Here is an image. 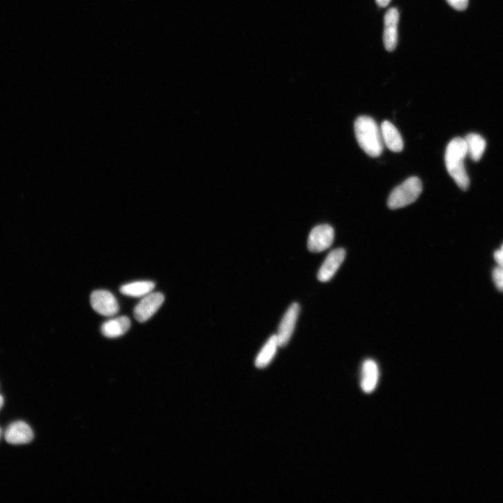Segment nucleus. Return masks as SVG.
<instances>
[{
    "mask_svg": "<svg viewBox=\"0 0 503 503\" xmlns=\"http://www.w3.org/2000/svg\"><path fill=\"white\" fill-rule=\"evenodd\" d=\"M399 13L396 8L390 9L385 16L383 41L386 50L394 51L398 42Z\"/></svg>",
    "mask_w": 503,
    "mask_h": 503,
    "instance_id": "obj_9",
    "label": "nucleus"
},
{
    "mask_svg": "<svg viewBox=\"0 0 503 503\" xmlns=\"http://www.w3.org/2000/svg\"><path fill=\"white\" fill-rule=\"evenodd\" d=\"M165 297L161 293H150L145 297L135 307L134 316L139 322L149 320L161 307Z\"/></svg>",
    "mask_w": 503,
    "mask_h": 503,
    "instance_id": "obj_4",
    "label": "nucleus"
},
{
    "mask_svg": "<svg viewBox=\"0 0 503 503\" xmlns=\"http://www.w3.org/2000/svg\"><path fill=\"white\" fill-rule=\"evenodd\" d=\"M130 327V320L126 316H122L104 322L101 330L104 336L114 338L126 333Z\"/></svg>",
    "mask_w": 503,
    "mask_h": 503,
    "instance_id": "obj_13",
    "label": "nucleus"
},
{
    "mask_svg": "<svg viewBox=\"0 0 503 503\" xmlns=\"http://www.w3.org/2000/svg\"><path fill=\"white\" fill-rule=\"evenodd\" d=\"M381 129L383 143L387 147L393 152H401L403 149V140L397 128L386 120L382 123Z\"/></svg>",
    "mask_w": 503,
    "mask_h": 503,
    "instance_id": "obj_12",
    "label": "nucleus"
},
{
    "mask_svg": "<svg viewBox=\"0 0 503 503\" xmlns=\"http://www.w3.org/2000/svg\"><path fill=\"white\" fill-rule=\"evenodd\" d=\"M467 156L464 138L457 137L449 143L446 153V167L450 175L462 190H467L470 185V179L464 165Z\"/></svg>",
    "mask_w": 503,
    "mask_h": 503,
    "instance_id": "obj_2",
    "label": "nucleus"
},
{
    "mask_svg": "<svg viewBox=\"0 0 503 503\" xmlns=\"http://www.w3.org/2000/svg\"><path fill=\"white\" fill-rule=\"evenodd\" d=\"M422 189V183L419 178H409L392 192L387 201L388 207L394 210L414 203L420 196Z\"/></svg>",
    "mask_w": 503,
    "mask_h": 503,
    "instance_id": "obj_3",
    "label": "nucleus"
},
{
    "mask_svg": "<svg viewBox=\"0 0 503 503\" xmlns=\"http://www.w3.org/2000/svg\"><path fill=\"white\" fill-rule=\"evenodd\" d=\"M300 313V307L299 304L294 303L283 316L277 334L279 347H285L290 342L295 331Z\"/></svg>",
    "mask_w": 503,
    "mask_h": 503,
    "instance_id": "obj_5",
    "label": "nucleus"
},
{
    "mask_svg": "<svg viewBox=\"0 0 503 503\" xmlns=\"http://www.w3.org/2000/svg\"><path fill=\"white\" fill-rule=\"evenodd\" d=\"M3 404H4V399H3V396L0 395V409L2 408V407L3 406Z\"/></svg>",
    "mask_w": 503,
    "mask_h": 503,
    "instance_id": "obj_21",
    "label": "nucleus"
},
{
    "mask_svg": "<svg viewBox=\"0 0 503 503\" xmlns=\"http://www.w3.org/2000/svg\"><path fill=\"white\" fill-rule=\"evenodd\" d=\"M357 142L363 150L372 158L379 157L383 152L381 129L371 117H358L354 122Z\"/></svg>",
    "mask_w": 503,
    "mask_h": 503,
    "instance_id": "obj_1",
    "label": "nucleus"
},
{
    "mask_svg": "<svg viewBox=\"0 0 503 503\" xmlns=\"http://www.w3.org/2000/svg\"><path fill=\"white\" fill-rule=\"evenodd\" d=\"M493 279L497 289L503 292V267L497 266L494 268Z\"/></svg>",
    "mask_w": 503,
    "mask_h": 503,
    "instance_id": "obj_17",
    "label": "nucleus"
},
{
    "mask_svg": "<svg viewBox=\"0 0 503 503\" xmlns=\"http://www.w3.org/2000/svg\"><path fill=\"white\" fill-rule=\"evenodd\" d=\"M380 377L379 368L373 359H367L363 365L361 387L364 392L371 394L377 387Z\"/></svg>",
    "mask_w": 503,
    "mask_h": 503,
    "instance_id": "obj_11",
    "label": "nucleus"
},
{
    "mask_svg": "<svg viewBox=\"0 0 503 503\" xmlns=\"http://www.w3.org/2000/svg\"><path fill=\"white\" fill-rule=\"evenodd\" d=\"M93 309L99 314L111 317L119 311V305L115 297L107 291H94L91 297Z\"/></svg>",
    "mask_w": 503,
    "mask_h": 503,
    "instance_id": "obj_7",
    "label": "nucleus"
},
{
    "mask_svg": "<svg viewBox=\"0 0 503 503\" xmlns=\"http://www.w3.org/2000/svg\"><path fill=\"white\" fill-rule=\"evenodd\" d=\"M278 347L277 335H273L258 354L255 361L256 367L259 369L267 367L273 360Z\"/></svg>",
    "mask_w": 503,
    "mask_h": 503,
    "instance_id": "obj_16",
    "label": "nucleus"
},
{
    "mask_svg": "<svg viewBox=\"0 0 503 503\" xmlns=\"http://www.w3.org/2000/svg\"><path fill=\"white\" fill-rule=\"evenodd\" d=\"M334 230L329 225H321L313 228L308 240V248L312 253H321L332 245Z\"/></svg>",
    "mask_w": 503,
    "mask_h": 503,
    "instance_id": "obj_6",
    "label": "nucleus"
},
{
    "mask_svg": "<svg viewBox=\"0 0 503 503\" xmlns=\"http://www.w3.org/2000/svg\"><path fill=\"white\" fill-rule=\"evenodd\" d=\"M345 250L342 248L331 251L320 267L318 274V280L323 282L331 280L345 260Z\"/></svg>",
    "mask_w": 503,
    "mask_h": 503,
    "instance_id": "obj_10",
    "label": "nucleus"
},
{
    "mask_svg": "<svg viewBox=\"0 0 503 503\" xmlns=\"http://www.w3.org/2000/svg\"><path fill=\"white\" fill-rule=\"evenodd\" d=\"M2 435H3V430H2L1 428H0V439H1Z\"/></svg>",
    "mask_w": 503,
    "mask_h": 503,
    "instance_id": "obj_22",
    "label": "nucleus"
},
{
    "mask_svg": "<svg viewBox=\"0 0 503 503\" xmlns=\"http://www.w3.org/2000/svg\"><path fill=\"white\" fill-rule=\"evenodd\" d=\"M377 5L382 8L387 7L392 0H376Z\"/></svg>",
    "mask_w": 503,
    "mask_h": 503,
    "instance_id": "obj_20",
    "label": "nucleus"
},
{
    "mask_svg": "<svg viewBox=\"0 0 503 503\" xmlns=\"http://www.w3.org/2000/svg\"><path fill=\"white\" fill-rule=\"evenodd\" d=\"M447 2L457 11H464L468 6V0H447Z\"/></svg>",
    "mask_w": 503,
    "mask_h": 503,
    "instance_id": "obj_18",
    "label": "nucleus"
},
{
    "mask_svg": "<svg viewBox=\"0 0 503 503\" xmlns=\"http://www.w3.org/2000/svg\"><path fill=\"white\" fill-rule=\"evenodd\" d=\"M501 249H502V250H503V245H502V246Z\"/></svg>",
    "mask_w": 503,
    "mask_h": 503,
    "instance_id": "obj_23",
    "label": "nucleus"
},
{
    "mask_svg": "<svg viewBox=\"0 0 503 503\" xmlns=\"http://www.w3.org/2000/svg\"><path fill=\"white\" fill-rule=\"evenodd\" d=\"M7 442L12 445H24L30 443L34 439V434L30 426L24 421H16L10 424L5 434Z\"/></svg>",
    "mask_w": 503,
    "mask_h": 503,
    "instance_id": "obj_8",
    "label": "nucleus"
},
{
    "mask_svg": "<svg viewBox=\"0 0 503 503\" xmlns=\"http://www.w3.org/2000/svg\"><path fill=\"white\" fill-rule=\"evenodd\" d=\"M494 259L498 266L503 267V250L496 251L494 254Z\"/></svg>",
    "mask_w": 503,
    "mask_h": 503,
    "instance_id": "obj_19",
    "label": "nucleus"
},
{
    "mask_svg": "<svg viewBox=\"0 0 503 503\" xmlns=\"http://www.w3.org/2000/svg\"><path fill=\"white\" fill-rule=\"evenodd\" d=\"M464 139L468 156L475 162L479 161L486 148L485 139L481 135L475 133L468 134Z\"/></svg>",
    "mask_w": 503,
    "mask_h": 503,
    "instance_id": "obj_15",
    "label": "nucleus"
},
{
    "mask_svg": "<svg viewBox=\"0 0 503 503\" xmlns=\"http://www.w3.org/2000/svg\"><path fill=\"white\" fill-rule=\"evenodd\" d=\"M156 284L152 281H138L122 285L120 293L126 296L132 298L145 297L152 293Z\"/></svg>",
    "mask_w": 503,
    "mask_h": 503,
    "instance_id": "obj_14",
    "label": "nucleus"
}]
</instances>
